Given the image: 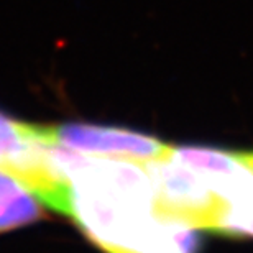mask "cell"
<instances>
[{
  "instance_id": "277c9868",
  "label": "cell",
  "mask_w": 253,
  "mask_h": 253,
  "mask_svg": "<svg viewBox=\"0 0 253 253\" xmlns=\"http://www.w3.org/2000/svg\"><path fill=\"white\" fill-rule=\"evenodd\" d=\"M0 165L20 176L37 196L53 188L56 174L49 148L37 138V124L15 120L0 112Z\"/></svg>"
},
{
  "instance_id": "6da1fadb",
  "label": "cell",
  "mask_w": 253,
  "mask_h": 253,
  "mask_svg": "<svg viewBox=\"0 0 253 253\" xmlns=\"http://www.w3.org/2000/svg\"><path fill=\"white\" fill-rule=\"evenodd\" d=\"M71 188L69 217L107 253H196L191 227L155 214L145 163L51 148Z\"/></svg>"
},
{
  "instance_id": "5b68a950",
  "label": "cell",
  "mask_w": 253,
  "mask_h": 253,
  "mask_svg": "<svg viewBox=\"0 0 253 253\" xmlns=\"http://www.w3.org/2000/svg\"><path fill=\"white\" fill-rule=\"evenodd\" d=\"M42 204L20 176L0 165V232L42 220L44 217Z\"/></svg>"
},
{
  "instance_id": "3957f363",
  "label": "cell",
  "mask_w": 253,
  "mask_h": 253,
  "mask_svg": "<svg viewBox=\"0 0 253 253\" xmlns=\"http://www.w3.org/2000/svg\"><path fill=\"white\" fill-rule=\"evenodd\" d=\"M37 138L48 148L85 156L130 160L145 165L165 158L171 150V145L140 131L89 124H37Z\"/></svg>"
},
{
  "instance_id": "7a4b0ae2",
  "label": "cell",
  "mask_w": 253,
  "mask_h": 253,
  "mask_svg": "<svg viewBox=\"0 0 253 253\" xmlns=\"http://www.w3.org/2000/svg\"><path fill=\"white\" fill-rule=\"evenodd\" d=\"M173 148V146H171ZM155 186V214L191 229L219 230L225 201L189 166L173 158L146 163Z\"/></svg>"
}]
</instances>
